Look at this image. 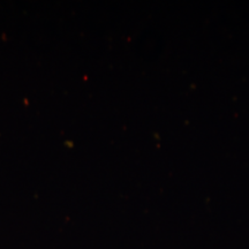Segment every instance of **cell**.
I'll return each instance as SVG.
<instances>
[]
</instances>
